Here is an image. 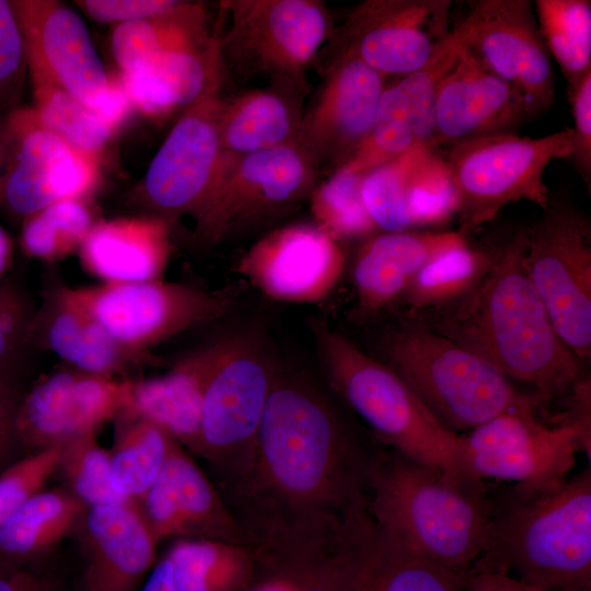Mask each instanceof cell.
Returning a JSON list of instances; mask_svg holds the SVG:
<instances>
[{"label": "cell", "mask_w": 591, "mask_h": 591, "mask_svg": "<svg viewBox=\"0 0 591 591\" xmlns=\"http://www.w3.org/2000/svg\"><path fill=\"white\" fill-rule=\"evenodd\" d=\"M483 279L438 309L429 328L478 356L508 379L534 386L541 399L571 391L579 359L556 333L524 264V228L494 247Z\"/></svg>", "instance_id": "1"}, {"label": "cell", "mask_w": 591, "mask_h": 591, "mask_svg": "<svg viewBox=\"0 0 591 591\" xmlns=\"http://www.w3.org/2000/svg\"><path fill=\"white\" fill-rule=\"evenodd\" d=\"M477 570L513 571L547 591L591 588L590 470L545 490L512 487L491 502Z\"/></svg>", "instance_id": "2"}, {"label": "cell", "mask_w": 591, "mask_h": 591, "mask_svg": "<svg viewBox=\"0 0 591 591\" xmlns=\"http://www.w3.org/2000/svg\"><path fill=\"white\" fill-rule=\"evenodd\" d=\"M372 520L407 549L468 573L480 557L491 514L484 484H463L394 451L368 464Z\"/></svg>", "instance_id": "3"}, {"label": "cell", "mask_w": 591, "mask_h": 591, "mask_svg": "<svg viewBox=\"0 0 591 591\" xmlns=\"http://www.w3.org/2000/svg\"><path fill=\"white\" fill-rule=\"evenodd\" d=\"M312 331L334 387L394 451L454 482L474 484L461 472V433L442 425L392 367L323 322H314Z\"/></svg>", "instance_id": "4"}, {"label": "cell", "mask_w": 591, "mask_h": 591, "mask_svg": "<svg viewBox=\"0 0 591 591\" xmlns=\"http://www.w3.org/2000/svg\"><path fill=\"white\" fill-rule=\"evenodd\" d=\"M384 350L392 368L448 429L468 432L505 413H535L488 362L427 325L391 333Z\"/></svg>", "instance_id": "5"}, {"label": "cell", "mask_w": 591, "mask_h": 591, "mask_svg": "<svg viewBox=\"0 0 591 591\" xmlns=\"http://www.w3.org/2000/svg\"><path fill=\"white\" fill-rule=\"evenodd\" d=\"M572 129L529 138L503 135L457 144L443 153L454 190L459 232L466 236L508 204L526 200L545 209L547 166L571 152Z\"/></svg>", "instance_id": "6"}, {"label": "cell", "mask_w": 591, "mask_h": 591, "mask_svg": "<svg viewBox=\"0 0 591 591\" xmlns=\"http://www.w3.org/2000/svg\"><path fill=\"white\" fill-rule=\"evenodd\" d=\"M254 443L270 482L302 500L326 493L349 454L327 405L304 384L277 374Z\"/></svg>", "instance_id": "7"}, {"label": "cell", "mask_w": 591, "mask_h": 591, "mask_svg": "<svg viewBox=\"0 0 591 591\" xmlns=\"http://www.w3.org/2000/svg\"><path fill=\"white\" fill-rule=\"evenodd\" d=\"M524 232L525 268L556 333L579 360L590 358V219L571 202L551 198Z\"/></svg>", "instance_id": "8"}, {"label": "cell", "mask_w": 591, "mask_h": 591, "mask_svg": "<svg viewBox=\"0 0 591 591\" xmlns=\"http://www.w3.org/2000/svg\"><path fill=\"white\" fill-rule=\"evenodd\" d=\"M229 16L219 36L223 67L240 78L308 82L305 69L334 31L324 2L316 0H227Z\"/></svg>", "instance_id": "9"}, {"label": "cell", "mask_w": 591, "mask_h": 591, "mask_svg": "<svg viewBox=\"0 0 591 591\" xmlns=\"http://www.w3.org/2000/svg\"><path fill=\"white\" fill-rule=\"evenodd\" d=\"M590 441L565 418L547 426L535 413H505L461 433V472L474 484L496 479L523 491L545 490L568 478L578 452L590 457Z\"/></svg>", "instance_id": "10"}, {"label": "cell", "mask_w": 591, "mask_h": 591, "mask_svg": "<svg viewBox=\"0 0 591 591\" xmlns=\"http://www.w3.org/2000/svg\"><path fill=\"white\" fill-rule=\"evenodd\" d=\"M320 169L299 142L229 158L193 213L194 242L218 244L231 232L310 197Z\"/></svg>", "instance_id": "11"}, {"label": "cell", "mask_w": 591, "mask_h": 591, "mask_svg": "<svg viewBox=\"0 0 591 591\" xmlns=\"http://www.w3.org/2000/svg\"><path fill=\"white\" fill-rule=\"evenodd\" d=\"M63 291L117 343L143 355L186 329L224 316L235 304L227 292L161 279L63 287Z\"/></svg>", "instance_id": "12"}, {"label": "cell", "mask_w": 591, "mask_h": 591, "mask_svg": "<svg viewBox=\"0 0 591 591\" xmlns=\"http://www.w3.org/2000/svg\"><path fill=\"white\" fill-rule=\"evenodd\" d=\"M451 0H367L325 47L327 66L340 57L361 60L384 77L424 68L450 34Z\"/></svg>", "instance_id": "13"}, {"label": "cell", "mask_w": 591, "mask_h": 591, "mask_svg": "<svg viewBox=\"0 0 591 591\" xmlns=\"http://www.w3.org/2000/svg\"><path fill=\"white\" fill-rule=\"evenodd\" d=\"M468 12L451 30L462 50L517 88L532 118L554 101L551 55L540 32L531 0L468 1Z\"/></svg>", "instance_id": "14"}, {"label": "cell", "mask_w": 591, "mask_h": 591, "mask_svg": "<svg viewBox=\"0 0 591 591\" xmlns=\"http://www.w3.org/2000/svg\"><path fill=\"white\" fill-rule=\"evenodd\" d=\"M221 102L218 91L183 112L157 151L137 189L152 216H193L210 193L222 158Z\"/></svg>", "instance_id": "15"}, {"label": "cell", "mask_w": 591, "mask_h": 591, "mask_svg": "<svg viewBox=\"0 0 591 591\" xmlns=\"http://www.w3.org/2000/svg\"><path fill=\"white\" fill-rule=\"evenodd\" d=\"M259 338L218 340L204 386L200 451L224 452L254 442L276 376Z\"/></svg>", "instance_id": "16"}, {"label": "cell", "mask_w": 591, "mask_h": 591, "mask_svg": "<svg viewBox=\"0 0 591 591\" xmlns=\"http://www.w3.org/2000/svg\"><path fill=\"white\" fill-rule=\"evenodd\" d=\"M130 379L71 367L45 375L20 397L14 419L16 442L30 453L95 433L126 407Z\"/></svg>", "instance_id": "17"}, {"label": "cell", "mask_w": 591, "mask_h": 591, "mask_svg": "<svg viewBox=\"0 0 591 591\" xmlns=\"http://www.w3.org/2000/svg\"><path fill=\"white\" fill-rule=\"evenodd\" d=\"M12 4L30 74L48 79L96 114L114 79L107 76L80 15L54 0H16Z\"/></svg>", "instance_id": "18"}, {"label": "cell", "mask_w": 591, "mask_h": 591, "mask_svg": "<svg viewBox=\"0 0 591 591\" xmlns=\"http://www.w3.org/2000/svg\"><path fill=\"white\" fill-rule=\"evenodd\" d=\"M16 155L3 185L7 207L23 219L60 200L86 199L99 188L102 165L45 128L33 109L11 117Z\"/></svg>", "instance_id": "19"}, {"label": "cell", "mask_w": 591, "mask_h": 591, "mask_svg": "<svg viewBox=\"0 0 591 591\" xmlns=\"http://www.w3.org/2000/svg\"><path fill=\"white\" fill-rule=\"evenodd\" d=\"M325 68L315 101L303 114L299 143L320 171L344 166L368 136L385 77L361 60L340 57Z\"/></svg>", "instance_id": "20"}, {"label": "cell", "mask_w": 591, "mask_h": 591, "mask_svg": "<svg viewBox=\"0 0 591 591\" xmlns=\"http://www.w3.org/2000/svg\"><path fill=\"white\" fill-rule=\"evenodd\" d=\"M344 267L338 242L314 223H294L254 243L237 262L236 271L270 299L312 304L331 294Z\"/></svg>", "instance_id": "21"}, {"label": "cell", "mask_w": 591, "mask_h": 591, "mask_svg": "<svg viewBox=\"0 0 591 591\" xmlns=\"http://www.w3.org/2000/svg\"><path fill=\"white\" fill-rule=\"evenodd\" d=\"M532 118L523 94L462 50L440 80L433 112V139L444 153L463 142L517 135Z\"/></svg>", "instance_id": "22"}, {"label": "cell", "mask_w": 591, "mask_h": 591, "mask_svg": "<svg viewBox=\"0 0 591 591\" xmlns=\"http://www.w3.org/2000/svg\"><path fill=\"white\" fill-rule=\"evenodd\" d=\"M456 59V49L444 44L424 68L385 85L368 136L336 171L364 173L416 146L440 152L433 139L436 95L440 80Z\"/></svg>", "instance_id": "23"}, {"label": "cell", "mask_w": 591, "mask_h": 591, "mask_svg": "<svg viewBox=\"0 0 591 591\" xmlns=\"http://www.w3.org/2000/svg\"><path fill=\"white\" fill-rule=\"evenodd\" d=\"M348 528L351 543L341 556L347 591H466L468 573L407 549L362 509L348 519Z\"/></svg>", "instance_id": "24"}, {"label": "cell", "mask_w": 591, "mask_h": 591, "mask_svg": "<svg viewBox=\"0 0 591 591\" xmlns=\"http://www.w3.org/2000/svg\"><path fill=\"white\" fill-rule=\"evenodd\" d=\"M83 591H138L155 546L136 502L88 508L83 520Z\"/></svg>", "instance_id": "25"}, {"label": "cell", "mask_w": 591, "mask_h": 591, "mask_svg": "<svg viewBox=\"0 0 591 591\" xmlns=\"http://www.w3.org/2000/svg\"><path fill=\"white\" fill-rule=\"evenodd\" d=\"M223 62L219 35L208 45L161 51L118 78L131 106L161 120L218 92Z\"/></svg>", "instance_id": "26"}, {"label": "cell", "mask_w": 591, "mask_h": 591, "mask_svg": "<svg viewBox=\"0 0 591 591\" xmlns=\"http://www.w3.org/2000/svg\"><path fill=\"white\" fill-rule=\"evenodd\" d=\"M28 343L54 352L71 368L117 379H130L128 373L147 359L117 343L60 286L49 290L34 311Z\"/></svg>", "instance_id": "27"}, {"label": "cell", "mask_w": 591, "mask_h": 591, "mask_svg": "<svg viewBox=\"0 0 591 591\" xmlns=\"http://www.w3.org/2000/svg\"><path fill=\"white\" fill-rule=\"evenodd\" d=\"M171 223L152 215L97 220L78 250L80 263L104 283L160 279L171 254Z\"/></svg>", "instance_id": "28"}, {"label": "cell", "mask_w": 591, "mask_h": 591, "mask_svg": "<svg viewBox=\"0 0 591 591\" xmlns=\"http://www.w3.org/2000/svg\"><path fill=\"white\" fill-rule=\"evenodd\" d=\"M467 244L459 231L383 232L358 250L352 281L360 310L372 314L402 297L410 280L429 260Z\"/></svg>", "instance_id": "29"}, {"label": "cell", "mask_w": 591, "mask_h": 591, "mask_svg": "<svg viewBox=\"0 0 591 591\" xmlns=\"http://www.w3.org/2000/svg\"><path fill=\"white\" fill-rule=\"evenodd\" d=\"M135 502L157 544L174 536L213 540L221 521L210 483L175 439L159 476Z\"/></svg>", "instance_id": "30"}, {"label": "cell", "mask_w": 591, "mask_h": 591, "mask_svg": "<svg viewBox=\"0 0 591 591\" xmlns=\"http://www.w3.org/2000/svg\"><path fill=\"white\" fill-rule=\"evenodd\" d=\"M309 82L274 81L222 99L219 135L229 158L299 142Z\"/></svg>", "instance_id": "31"}, {"label": "cell", "mask_w": 591, "mask_h": 591, "mask_svg": "<svg viewBox=\"0 0 591 591\" xmlns=\"http://www.w3.org/2000/svg\"><path fill=\"white\" fill-rule=\"evenodd\" d=\"M217 352L218 340L193 350L162 375L130 379L125 408L200 451L204 386Z\"/></svg>", "instance_id": "32"}, {"label": "cell", "mask_w": 591, "mask_h": 591, "mask_svg": "<svg viewBox=\"0 0 591 591\" xmlns=\"http://www.w3.org/2000/svg\"><path fill=\"white\" fill-rule=\"evenodd\" d=\"M88 508L70 490H42L0 528V563L26 566L81 524Z\"/></svg>", "instance_id": "33"}, {"label": "cell", "mask_w": 591, "mask_h": 591, "mask_svg": "<svg viewBox=\"0 0 591 591\" xmlns=\"http://www.w3.org/2000/svg\"><path fill=\"white\" fill-rule=\"evenodd\" d=\"M216 36L204 5L182 1L165 14L114 25L111 47L120 72H127L161 51L206 46Z\"/></svg>", "instance_id": "34"}, {"label": "cell", "mask_w": 591, "mask_h": 591, "mask_svg": "<svg viewBox=\"0 0 591 591\" xmlns=\"http://www.w3.org/2000/svg\"><path fill=\"white\" fill-rule=\"evenodd\" d=\"M113 421L112 486L119 496L137 501L162 471L174 438L129 408L121 409Z\"/></svg>", "instance_id": "35"}, {"label": "cell", "mask_w": 591, "mask_h": 591, "mask_svg": "<svg viewBox=\"0 0 591 591\" xmlns=\"http://www.w3.org/2000/svg\"><path fill=\"white\" fill-rule=\"evenodd\" d=\"M534 10L545 46L566 80L570 102L591 73V1L536 0Z\"/></svg>", "instance_id": "36"}, {"label": "cell", "mask_w": 591, "mask_h": 591, "mask_svg": "<svg viewBox=\"0 0 591 591\" xmlns=\"http://www.w3.org/2000/svg\"><path fill=\"white\" fill-rule=\"evenodd\" d=\"M165 555L177 591H239L252 572L241 549L217 540H181Z\"/></svg>", "instance_id": "37"}, {"label": "cell", "mask_w": 591, "mask_h": 591, "mask_svg": "<svg viewBox=\"0 0 591 591\" xmlns=\"http://www.w3.org/2000/svg\"><path fill=\"white\" fill-rule=\"evenodd\" d=\"M494 247L468 244L451 248L429 260L410 280L403 293L416 310L441 309L468 293L486 275Z\"/></svg>", "instance_id": "38"}, {"label": "cell", "mask_w": 591, "mask_h": 591, "mask_svg": "<svg viewBox=\"0 0 591 591\" xmlns=\"http://www.w3.org/2000/svg\"><path fill=\"white\" fill-rule=\"evenodd\" d=\"M34 114L38 121L67 143L101 165L108 161L116 134L89 107L48 79L31 74Z\"/></svg>", "instance_id": "39"}, {"label": "cell", "mask_w": 591, "mask_h": 591, "mask_svg": "<svg viewBox=\"0 0 591 591\" xmlns=\"http://www.w3.org/2000/svg\"><path fill=\"white\" fill-rule=\"evenodd\" d=\"M430 149L432 148L416 146L364 172L361 194L378 229L383 232L413 230L409 212L413 187L418 169Z\"/></svg>", "instance_id": "40"}, {"label": "cell", "mask_w": 591, "mask_h": 591, "mask_svg": "<svg viewBox=\"0 0 591 591\" xmlns=\"http://www.w3.org/2000/svg\"><path fill=\"white\" fill-rule=\"evenodd\" d=\"M96 221L86 199L54 202L23 219L21 250L27 257L47 263L65 259L78 252Z\"/></svg>", "instance_id": "41"}, {"label": "cell", "mask_w": 591, "mask_h": 591, "mask_svg": "<svg viewBox=\"0 0 591 591\" xmlns=\"http://www.w3.org/2000/svg\"><path fill=\"white\" fill-rule=\"evenodd\" d=\"M363 174L335 171L309 197L313 223L338 243L378 229L362 198Z\"/></svg>", "instance_id": "42"}, {"label": "cell", "mask_w": 591, "mask_h": 591, "mask_svg": "<svg viewBox=\"0 0 591 591\" xmlns=\"http://www.w3.org/2000/svg\"><path fill=\"white\" fill-rule=\"evenodd\" d=\"M57 471L62 472L70 491L88 508L135 503L113 489L109 452L99 445L95 433L63 441Z\"/></svg>", "instance_id": "43"}, {"label": "cell", "mask_w": 591, "mask_h": 591, "mask_svg": "<svg viewBox=\"0 0 591 591\" xmlns=\"http://www.w3.org/2000/svg\"><path fill=\"white\" fill-rule=\"evenodd\" d=\"M63 441L30 452L0 473V528L57 471Z\"/></svg>", "instance_id": "44"}, {"label": "cell", "mask_w": 591, "mask_h": 591, "mask_svg": "<svg viewBox=\"0 0 591 591\" xmlns=\"http://www.w3.org/2000/svg\"><path fill=\"white\" fill-rule=\"evenodd\" d=\"M33 314L27 297L19 287L0 282V383L12 385L13 371L31 347L28 329Z\"/></svg>", "instance_id": "45"}, {"label": "cell", "mask_w": 591, "mask_h": 591, "mask_svg": "<svg viewBox=\"0 0 591 591\" xmlns=\"http://www.w3.org/2000/svg\"><path fill=\"white\" fill-rule=\"evenodd\" d=\"M27 68L25 45L12 1L0 0V107L20 92Z\"/></svg>", "instance_id": "46"}, {"label": "cell", "mask_w": 591, "mask_h": 591, "mask_svg": "<svg viewBox=\"0 0 591 591\" xmlns=\"http://www.w3.org/2000/svg\"><path fill=\"white\" fill-rule=\"evenodd\" d=\"M573 127L571 152L567 158L591 190V73L577 89L572 100Z\"/></svg>", "instance_id": "47"}, {"label": "cell", "mask_w": 591, "mask_h": 591, "mask_svg": "<svg viewBox=\"0 0 591 591\" xmlns=\"http://www.w3.org/2000/svg\"><path fill=\"white\" fill-rule=\"evenodd\" d=\"M91 19L114 25L152 18L176 9L175 0H81L76 1Z\"/></svg>", "instance_id": "48"}, {"label": "cell", "mask_w": 591, "mask_h": 591, "mask_svg": "<svg viewBox=\"0 0 591 591\" xmlns=\"http://www.w3.org/2000/svg\"><path fill=\"white\" fill-rule=\"evenodd\" d=\"M0 591H57L56 584L31 565L0 563Z\"/></svg>", "instance_id": "49"}, {"label": "cell", "mask_w": 591, "mask_h": 591, "mask_svg": "<svg viewBox=\"0 0 591 591\" xmlns=\"http://www.w3.org/2000/svg\"><path fill=\"white\" fill-rule=\"evenodd\" d=\"M466 591H547L502 570L470 571Z\"/></svg>", "instance_id": "50"}, {"label": "cell", "mask_w": 591, "mask_h": 591, "mask_svg": "<svg viewBox=\"0 0 591 591\" xmlns=\"http://www.w3.org/2000/svg\"><path fill=\"white\" fill-rule=\"evenodd\" d=\"M20 396L12 385L0 383V468L16 442L14 419Z\"/></svg>", "instance_id": "51"}, {"label": "cell", "mask_w": 591, "mask_h": 591, "mask_svg": "<svg viewBox=\"0 0 591 591\" xmlns=\"http://www.w3.org/2000/svg\"><path fill=\"white\" fill-rule=\"evenodd\" d=\"M299 591H347L343 558L324 569V573H299Z\"/></svg>", "instance_id": "52"}, {"label": "cell", "mask_w": 591, "mask_h": 591, "mask_svg": "<svg viewBox=\"0 0 591 591\" xmlns=\"http://www.w3.org/2000/svg\"><path fill=\"white\" fill-rule=\"evenodd\" d=\"M139 591H177L172 566L166 555L152 567Z\"/></svg>", "instance_id": "53"}, {"label": "cell", "mask_w": 591, "mask_h": 591, "mask_svg": "<svg viewBox=\"0 0 591 591\" xmlns=\"http://www.w3.org/2000/svg\"><path fill=\"white\" fill-rule=\"evenodd\" d=\"M252 591H299V573L271 577L260 582Z\"/></svg>", "instance_id": "54"}, {"label": "cell", "mask_w": 591, "mask_h": 591, "mask_svg": "<svg viewBox=\"0 0 591 591\" xmlns=\"http://www.w3.org/2000/svg\"><path fill=\"white\" fill-rule=\"evenodd\" d=\"M13 258V244L7 231L0 225V279L10 269Z\"/></svg>", "instance_id": "55"}, {"label": "cell", "mask_w": 591, "mask_h": 591, "mask_svg": "<svg viewBox=\"0 0 591 591\" xmlns=\"http://www.w3.org/2000/svg\"><path fill=\"white\" fill-rule=\"evenodd\" d=\"M581 591H591V588L583 589Z\"/></svg>", "instance_id": "56"}]
</instances>
